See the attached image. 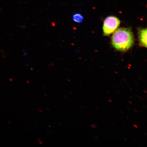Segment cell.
I'll return each mask as SVG.
<instances>
[{
  "mask_svg": "<svg viewBox=\"0 0 147 147\" xmlns=\"http://www.w3.org/2000/svg\"><path fill=\"white\" fill-rule=\"evenodd\" d=\"M134 36L131 30L129 28H122L115 31L112 37V44L117 50L127 51L133 45Z\"/></svg>",
  "mask_w": 147,
  "mask_h": 147,
  "instance_id": "6da1fadb",
  "label": "cell"
},
{
  "mask_svg": "<svg viewBox=\"0 0 147 147\" xmlns=\"http://www.w3.org/2000/svg\"><path fill=\"white\" fill-rule=\"evenodd\" d=\"M119 18L114 16H109L104 20L103 31L105 36L110 35L114 32L120 25Z\"/></svg>",
  "mask_w": 147,
  "mask_h": 147,
  "instance_id": "7a4b0ae2",
  "label": "cell"
},
{
  "mask_svg": "<svg viewBox=\"0 0 147 147\" xmlns=\"http://www.w3.org/2000/svg\"><path fill=\"white\" fill-rule=\"evenodd\" d=\"M138 37L140 45L141 47H147V29H141L139 30Z\"/></svg>",
  "mask_w": 147,
  "mask_h": 147,
  "instance_id": "3957f363",
  "label": "cell"
},
{
  "mask_svg": "<svg viewBox=\"0 0 147 147\" xmlns=\"http://www.w3.org/2000/svg\"><path fill=\"white\" fill-rule=\"evenodd\" d=\"M72 19L76 22L81 23L84 20V17L81 14L76 13L73 15Z\"/></svg>",
  "mask_w": 147,
  "mask_h": 147,
  "instance_id": "277c9868",
  "label": "cell"
},
{
  "mask_svg": "<svg viewBox=\"0 0 147 147\" xmlns=\"http://www.w3.org/2000/svg\"><path fill=\"white\" fill-rule=\"evenodd\" d=\"M90 126L92 128H95L96 127L97 125L95 124H92L90 125Z\"/></svg>",
  "mask_w": 147,
  "mask_h": 147,
  "instance_id": "5b68a950",
  "label": "cell"
},
{
  "mask_svg": "<svg viewBox=\"0 0 147 147\" xmlns=\"http://www.w3.org/2000/svg\"><path fill=\"white\" fill-rule=\"evenodd\" d=\"M133 126H134L135 127H136V128H137L138 127L136 125L134 124Z\"/></svg>",
  "mask_w": 147,
  "mask_h": 147,
  "instance_id": "8992f818",
  "label": "cell"
},
{
  "mask_svg": "<svg viewBox=\"0 0 147 147\" xmlns=\"http://www.w3.org/2000/svg\"><path fill=\"white\" fill-rule=\"evenodd\" d=\"M108 101H109V102H112V100H110V99H109V100H108Z\"/></svg>",
  "mask_w": 147,
  "mask_h": 147,
  "instance_id": "52a82bcc",
  "label": "cell"
},
{
  "mask_svg": "<svg viewBox=\"0 0 147 147\" xmlns=\"http://www.w3.org/2000/svg\"><path fill=\"white\" fill-rule=\"evenodd\" d=\"M128 102H129L130 104L132 103L131 102V101H128Z\"/></svg>",
  "mask_w": 147,
  "mask_h": 147,
  "instance_id": "ba28073f",
  "label": "cell"
},
{
  "mask_svg": "<svg viewBox=\"0 0 147 147\" xmlns=\"http://www.w3.org/2000/svg\"><path fill=\"white\" fill-rule=\"evenodd\" d=\"M134 111H135L136 112H137V113L138 112L137 110H134Z\"/></svg>",
  "mask_w": 147,
  "mask_h": 147,
  "instance_id": "9c48e42d",
  "label": "cell"
},
{
  "mask_svg": "<svg viewBox=\"0 0 147 147\" xmlns=\"http://www.w3.org/2000/svg\"><path fill=\"white\" fill-rule=\"evenodd\" d=\"M143 91L145 92V93H146V91L144 90V91Z\"/></svg>",
  "mask_w": 147,
  "mask_h": 147,
  "instance_id": "30bf717a",
  "label": "cell"
}]
</instances>
